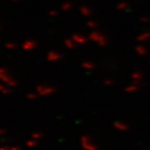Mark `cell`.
<instances>
[{
	"instance_id": "4",
	"label": "cell",
	"mask_w": 150,
	"mask_h": 150,
	"mask_svg": "<svg viewBox=\"0 0 150 150\" xmlns=\"http://www.w3.org/2000/svg\"><path fill=\"white\" fill-rule=\"evenodd\" d=\"M114 127L116 128L118 131H121V132H126L130 129L129 125L126 124V123H124V122H120V121L115 123Z\"/></svg>"
},
{
	"instance_id": "7",
	"label": "cell",
	"mask_w": 150,
	"mask_h": 150,
	"mask_svg": "<svg viewBox=\"0 0 150 150\" xmlns=\"http://www.w3.org/2000/svg\"><path fill=\"white\" fill-rule=\"evenodd\" d=\"M139 21H141V23H142V24H149L150 23V17L149 16H142V17H141Z\"/></svg>"
},
{
	"instance_id": "6",
	"label": "cell",
	"mask_w": 150,
	"mask_h": 150,
	"mask_svg": "<svg viewBox=\"0 0 150 150\" xmlns=\"http://www.w3.org/2000/svg\"><path fill=\"white\" fill-rule=\"evenodd\" d=\"M117 8L119 9V10H121V11H125V10L129 9V4L125 3V2H123V3H120L119 5H118Z\"/></svg>"
},
{
	"instance_id": "2",
	"label": "cell",
	"mask_w": 150,
	"mask_h": 150,
	"mask_svg": "<svg viewBox=\"0 0 150 150\" xmlns=\"http://www.w3.org/2000/svg\"><path fill=\"white\" fill-rule=\"evenodd\" d=\"M150 40V31H143L139 34L137 37V41L139 43H145Z\"/></svg>"
},
{
	"instance_id": "1",
	"label": "cell",
	"mask_w": 150,
	"mask_h": 150,
	"mask_svg": "<svg viewBox=\"0 0 150 150\" xmlns=\"http://www.w3.org/2000/svg\"><path fill=\"white\" fill-rule=\"evenodd\" d=\"M142 78H143V74H142V72H141V71H135L131 75L132 83H135V84L141 85Z\"/></svg>"
},
{
	"instance_id": "8",
	"label": "cell",
	"mask_w": 150,
	"mask_h": 150,
	"mask_svg": "<svg viewBox=\"0 0 150 150\" xmlns=\"http://www.w3.org/2000/svg\"><path fill=\"white\" fill-rule=\"evenodd\" d=\"M147 150H150V148H148V149H147Z\"/></svg>"
},
{
	"instance_id": "5",
	"label": "cell",
	"mask_w": 150,
	"mask_h": 150,
	"mask_svg": "<svg viewBox=\"0 0 150 150\" xmlns=\"http://www.w3.org/2000/svg\"><path fill=\"white\" fill-rule=\"evenodd\" d=\"M139 89H141V86L139 84H135V83H132L131 85H129L128 87L125 89L127 93H129V94H134V93L137 92Z\"/></svg>"
},
{
	"instance_id": "3",
	"label": "cell",
	"mask_w": 150,
	"mask_h": 150,
	"mask_svg": "<svg viewBox=\"0 0 150 150\" xmlns=\"http://www.w3.org/2000/svg\"><path fill=\"white\" fill-rule=\"evenodd\" d=\"M135 51H136L137 55L139 57H145V56H147V54H148V49H147L144 45H142V44L137 45L136 49H135Z\"/></svg>"
}]
</instances>
